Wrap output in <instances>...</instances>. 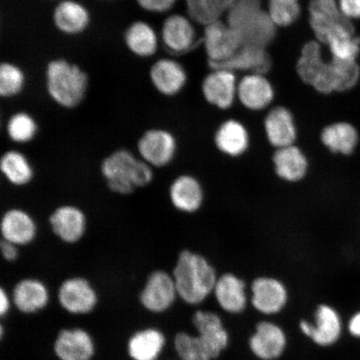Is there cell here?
Returning a JSON list of instances; mask_svg holds the SVG:
<instances>
[{
	"label": "cell",
	"instance_id": "6da1fadb",
	"mask_svg": "<svg viewBox=\"0 0 360 360\" xmlns=\"http://www.w3.org/2000/svg\"><path fill=\"white\" fill-rule=\"evenodd\" d=\"M296 69L303 82L323 94L349 91L360 80L358 61H340L332 58L326 61L321 44L316 39L304 45Z\"/></svg>",
	"mask_w": 360,
	"mask_h": 360
},
{
	"label": "cell",
	"instance_id": "277c9868",
	"mask_svg": "<svg viewBox=\"0 0 360 360\" xmlns=\"http://www.w3.org/2000/svg\"><path fill=\"white\" fill-rule=\"evenodd\" d=\"M89 85L81 68L64 58H55L45 68V86L51 100L65 109H75L83 102Z\"/></svg>",
	"mask_w": 360,
	"mask_h": 360
},
{
	"label": "cell",
	"instance_id": "44dd1931",
	"mask_svg": "<svg viewBox=\"0 0 360 360\" xmlns=\"http://www.w3.org/2000/svg\"><path fill=\"white\" fill-rule=\"evenodd\" d=\"M343 322L339 312L327 304H319L314 312V323L309 339L321 347H330L340 340Z\"/></svg>",
	"mask_w": 360,
	"mask_h": 360
},
{
	"label": "cell",
	"instance_id": "7bdbcfd3",
	"mask_svg": "<svg viewBox=\"0 0 360 360\" xmlns=\"http://www.w3.org/2000/svg\"><path fill=\"white\" fill-rule=\"evenodd\" d=\"M348 330L350 335L360 339V310L349 319Z\"/></svg>",
	"mask_w": 360,
	"mask_h": 360
},
{
	"label": "cell",
	"instance_id": "1f68e13d",
	"mask_svg": "<svg viewBox=\"0 0 360 360\" xmlns=\"http://www.w3.org/2000/svg\"><path fill=\"white\" fill-rule=\"evenodd\" d=\"M214 141L224 155L238 157L249 148L250 136L244 125L237 120H229L219 126Z\"/></svg>",
	"mask_w": 360,
	"mask_h": 360
},
{
	"label": "cell",
	"instance_id": "3957f363",
	"mask_svg": "<svg viewBox=\"0 0 360 360\" xmlns=\"http://www.w3.org/2000/svg\"><path fill=\"white\" fill-rule=\"evenodd\" d=\"M101 173L110 190L124 195L147 186L154 179L151 166L124 148L112 152L103 160Z\"/></svg>",
	"mask_w": 360,
	"mask_h": 360
},
{
	"label": "cell",
	"instance_id": "e575fe53",
	"mask_svg": "<svg viewBox=\"0 0 360 360\" xmlns=\"http://www.w3.org/2000/svg\"><path fill=\"white\" fill-rule=\"evenodd\" d=\"M236 0H186L187 12L191 20L202 25L220 20L228 13Z\"/></svg>",
	"mask_w": 360,
	"mask_h": 360
},
{
	"label": "cell",
	"instance_id": "7c38bea8",
	"mask_svg": "<svg viewBox=\"0 0 360 360\" xmlns=\"http://www.w3.org/2000/svg\"><path fill=\"white\" fill-rule=\"evenodd\" d=\"M250 290L252 306L256 311L268 316L281 313L289 300L285 285L272 277L255 278Z\"/></svg>",
	"mask_w": 360,
	"mask_h": 360
},
{
	"label": "cell",
	"instance_id": "8992f818",
	"mask_svg": "<svg viewBox=\"0 0 360 360\" xmlns=\"http://www.w3.org/2000/svg\"><path fill=\"white\" fill-rule=\"evenodd\" d=\"M205 27L204 44L210 66L229 60L244 44L240 34L227 22L218 20Z\"/></svg>",
	"mask_w": 360,
	"mask_h": 360
},
{
	"label": "cell",
	"instance_id": "ee69618b",
	"mask_svg": "<svg viewBox=\"0 0 360 360\" xmlns=\"http://www.w3.org/2000/svg\"><path fill=\"white\" fill-rule=\"evenodd\" d=\"M12 298L8 296V292L4 290V288L0 290V315L2 317L7 314L11 308Z\"/></svg>",
	"mask_w": 360,
	"mask_h": 360
},
{
	"label": "cell",
	"instance_id": "4fadbf2b",
	"mask_svg": "<svg viewBox=\"0 0 360 360\" xmlns=\"http://www.w3.org/2000/svg\"><path fill=\"white\" fill-rule=\"evenodd\" d=\"M192 323L196 335L208 349L211 356L214 360L218 359L228 348L231 341L222 319L218 314L200 309L193 314Z\"/></svg>",
	"mask_w": 360,
	"mask_h": 360
},
{
	"label": "cell",
	"instance_id": "b9f144b4",
	"mask_svg": "<svg viewBox=\"0 0 360 360\" xmlns=\"http://www.w3.org/2000/svg\"><path fill=\"white\" fill-rule=\"evenodd\" d=\"M0 249H1L3 258L8 262H13L19 257V246L13 245L11 242L2 240Z\"/></svg>",
	"mask_w": 360,
	"mask_h": 360
},
{
	"label": "cell",
	"instance_id": "52a82bcc",
	"mask_svg": "<svg viewBox=\"0 0 360 360\" xmlns=\"http://www.w3.org/2000/svg\"><path fill=\"white\" fill-rule=\"evenodd\" d=\"M178 297L172 274L155 270L148 276L139 294V302L148 312L161 314L172 307Z\"/></svg>",
	"mask_w": 360,
	"mask_h": 360
},
{
	"label": "cell",
	"instance_id": "d6a6232c",
	"mask_svg": "<svg viewBox=\"0 0 360 360\" xmlns=\"http://www.w3.org/2000/svg\"><path fill=\"white\" fill-rule=\"evenodd\" d=\"M0 169L8 181L18 187L25 186L32 181L34 174L30 160L22 153L15 150L4 153Z\"/></svg>",
	"mask_w": 360,
	"mask_h": 360
},
{
	"label": "cell",
	"instance_id": "4316f807",
	"mask_svg": "<svg viewBox=\"0 0 360 360\" xmlns=\"http://www.w3.org/2000/svg\"><path fill=\"white\" fill-rule=\"evenodd\" d=\"M268 141L277 148L294 146L297 129L294 117L285 107L278 106L269 112L264 120Z\"/></svg>",
	"mask_w": 360,
	"mask_h": 360
},
{
	"label": "cell",
	"instance_id": "f1b7e54d",
	"mask_svg": "<svg viewBox=\"0 0 360 360\" xmlns=\"http://www.w3.org/2000/svg\"><path fill=\"white\" fill-rule=\"evenodd\" d=\"M166 343L164 333L155 328L139 330L129 338L127 351L132 360H158Z\"/></svg>",
	"mask_w": 360,
	"mask_h": 360
},
{
	"label": "cell",
	"instance_id": "8fae6325",
	"mask_svg": "<svg viewBox=\"0 0 360 360\" xmlns=\"http://www.w3.org/2000/svg\"><path fill=\"white\" fill-rule=\"evenodd\" d=\"M309 12L315 39L323 44L332 34L353 22L342 15L338 0H311Z\"/></svg>",
	"mask_w": 360,
	"mask_h": 360
},
{
	"label": "cell",
	"instance_id": "ab89813d",
	"mask_svg": "<svg viewBox=\"0 0 360 360\" xmlns=\"http://www.w3.org/2000/svg\"><path fill=\"white\" fill-rule=\"evenodd\" d=\"M177 0H136L142 10L150 13H161L172 10Z\"/></svg>",
	"mask_w": 360,
	"mask_h": 360
},
{
	"label": "cell",
	"instance_id": "9a60e30c",
	"mask_svg": "<svg viewBox=\"0 0 360 360\" xmlns=\"http://www.w3.org/2000/svg\"><path fill=\"white\" fill-rule=\"evenodd\" d=\"M49 224L55 235L66 244L73 245L84 236L87 219L77 206L62 205L49 216Z\"/></svg>",
	"mask_w": 360,
	"mask_h": 360
},
{
	"label": "cell",
	"instance_id": "f6af8a7d",
	"mask_svg": "<svg viewBox=\"0 0 360 360\" xmlns=\"http://www.w3.org/2000/svg\"><path fill=\"white\" fill-rule=\"evenodd\" d=\"M312 328H313V323L309 322L308 321H305V319H303V321H301L300 323V330L302 334L309 338L310 335H311L312 333Z\"/></svg>",
	"mask_w": 360,
	"mask_h": 360
},
{
	"label": "cell",
	"instance_id": "60d3db41",
	"mask_svg": "<svg viewBox=\"0 0 360 360\" xmlns=\"http://www.w3.org/2000/svg\"><path fill=\"white\" fill-rule=\"evenodd\" d=\"M340 10L350 21L360 20V0H338Z\"/></svg>",
	"mask_w": 360,
	"mask_h": 360
},
{
	"label": "cell",
	"instance_id": "e0dca14e",
	"mask_svg": "<svg viewBox=\"0 0 360 360\" xmlns=\"http://www.w3.org/2000/svg\"><path fill=\"white\" fill-rule=\"evenodd\" d=\"M161 39L171 52L184 53L191 51L197 42V32L193 20L179 13L166 18L161 29Z\"/></svg>",
	"mask_w": 360,
	"mask_h": 360
},
{
	"label": "cell",
	"instance_id": "5bb4252c",
	"mask_svg": "<svg viewBox=\"0 0 360 360\" xmlns=\"http://www.w3.org/2000/svg\"><path fill=\"white\" fill-rule=\"evenodd\" d=\"M53 352L60 360H91L96 345L92 336L84 328H64L58 332Z\"/></svg>",
	"mask_w": 360,
	"mask_h": 360
},
{
	"label": "cell",
	"instance_id": "ba28073f",
	"mask_svg": "<svg viewBox=\"0 0 360 360\" xmlns=\"http://www.w3.org/2000/svg\"><path fill=\"white\" fill-rule=\"evenodd\" d=\"M137 150L139 158L152 168L165 167L176 154V139L164 129H148L139 138Z\"/></svg>",
	"mask_w": 360,
	"mask_h": 360
},
{
	"label": "cell",
	"instance_id": "ffe728a7",
	"mask_svg": "<svg viewBox=\"0 0 360 360\" xmlns=\"http://www.w3.org/2000/svg\"><path fill=\"white\" fill-rule=\"evenodd\" d=\"M11 298L20 312L32 314L46 307L49 302V292L41 281L26 278L13 287Z\"/></svg>",
	"mask_w": 360,
	"mask_h": 360
},
{
	"label": "cell",
	"instance_id": "4dcf8cb0",
	"mask_svg": "<svg viewBox=\"0 0 360 360\" xmlns=\"http://www.w3.org/2000/svg\"><path fill=\"white\" fill-rule=\"evenodd\" d=\"M124 41L129 51L139 58L155 56L159 47V38L147 22L137 20L128 26L124 34Z\"/></svg>",
	"mask_w": 360,
	"mask_h": 360
},
{
	"label": "cell",
	"instance_id": "d4e9b609",
	"mask_svg": "<svg viewBox=\"0 0 360 360\" xmlns=\"http://www.w3.org/2000/svg\"><path fill=\"white\" fill-rule=\"evenodd\" d=\"M213 70L222 69L233 72L247 71L250 74L264 75L271 68V58L266 48L243 44L235 56L218 65H210Z\"/></svg>",
	"mask_w": 360,
	"mask_h": 360
},
{
	"label": "cell",
	"instance_id": "7402d4cb",
	"mask_svg": "<svg viewBox=\"0 0 360 360\" xmlns=\"http://www.w3.org/2000/svg\"><path fill=\"white\" fill-rule=\"evenodd\" d=\"M213 294L224 312L238 314L244 312L248 304L246 285L233 274H224L218 278Z\"/></svg>",
	"mask_w": 360,
	"mask_h": 360
},
{
	"label": "cell",
	"instance_id": "cb8c5ba5",
	"mask_svg": "<svg viewBox=\"0 0 360 360\" xmlns=\"http://www.w3.org/2000/svg\"><path fill=\"white\" fill-rule=\"evenodd\" d=\"M53 22L62 34L77 35L84 32L91 21L90 13L84 4L75 0H62L53 11Z\"/></svg>",
	"mask_w": 360,
	"mask_h": 360
},
{
	"label": "cell",
	"instance_id": "836d02e7",
	"mask_svg": "<svg viewBox=\"0 0 360 360\" xmlns=\"http://www.w3.org/2000/svg\"><path fill=\"white\" fill-rule=\"evenodd\" d=\"M331 58L340 61H358L360 37L355 34L354 26L342 29L330 36L325 43Z\"/></svg>",
	"mask_w": 360,
	"mask_h": 360
},
{
	"label": "cell",
	"instance_id": "8d00e7d4",
	"mask_svg": "<svg viewBox=\"0 0 360 360\" xmlns=\"http://www.w3.org/2000/svg\"><path fill=\"white\" fill-rule=\"evenodd\" d=\"M38 131V124L28 112H17L11 116L6 125L8 138L17 143L33 141Z\"/></svg>",
	"mask_w": 360,
	"mask_h": 360
},
{
	"label": "cell",
	"instance_id": "83f0119b",
	"mask_svg": "<svg viewBox=\"0 0 360 360\" xmlns=\"http://www.w3.org/2000/svg\"><path fill=\"white\" fill-rule=\"evenodd\" d=\"M169 199L175 209L184 213H195L204 201L201 184L191 175H180L169 187Z\"/></svg>",
	"mask_w": 360,
	"mask_h": 360
},
{
	"label": "cell",
	"instance_id": "603a6c76",
	"mask_svg": "<svg viewBox=\"0 0 360 360\" xmlns=\"http://www.w3.org/2000/svg\"><path fill=\"white\" fill-rule=\"evenodd\" d=\"M237 97L247 109L259 111L272 103L274 92L272 84L264 75L250 74L238 83Z\"/></svg>",
	"mask_w": 360,
	"mask_h": 360
},
{
	"label": "cell",
	"instance_id": "9c48e42d",
	"mask_svg": "<svg viewBox=\"0 0 360 360\" xmlns=\"http://www.w3.org/2000/svg\"><path fill=\"white\" fill-rule=\"evenodd\" d=\"M57 296L61 307L72 314L91 313L98 301L97 291L83 277L67 278L58 288Z\"/></svg>",
	"mask_w": 360,
	"mask_h": 360
},
{
	"label": "cell",
	"instance_id": "f35d334b",
	"mask_svg": "<svg viewBox=\"0 0 360 360\" xmlns=\"http://www.w3.org/2000/svg\"><path fill=\"white\" fill-rule=\"evenodd\" d=\"M267 12L276 27L290 26L300 15V0H268Z\"/></svg>",
	"mask_w": 360,
	"mask_h": 360
},
{
	"label": "cell",
	"instance_id": "2e32d148",
	"mask_svg": "<svg viewBox=\"0 0 360 360\" xmlns=\"http://www.w3.org/2000/svg\"><path fill=\"white\" fill-rule=\"evenodd\" d=\"M237 91L238 83L232 71L215 69L202 81V92L205 100L220 110H227L233 105Z\"/></svg>",
	"mask_w": 360,
	"mask_h": 360
},
{
	"label": "cell",
	"instance_id": "484cf974",
	"mask_svg": "<svg viewBox=\"0 0 360 360\" xmlns=\"http://www.w3.org/2000/svg\"><path fill=\"white\" fill-rule=\"evenodd\" d=\"M321 142L333 154L351 156L356 152L360 134L353 124L347 121L328 124L322 130Z\"/></svg>",
	"mask_w": 360,
	"mask_h": 360
},
{
	"label": "cell",
	"instance_id": "7a4b0ae2",
	"mask_svg": "<svg viewBox=\"0 0 360 360\" xmlns=\"http://www.w3.org/2000/svg\"><path fill=\"white\" fill-rule=\"evenodd\" d=\"M178 295L184 303L198 305L213 294L218 277L204 256L184 250L179 255L172 274Z\"/></svg>",
	"mask_w": 360,
	"mask_h": 360
},
{
	"label": "cell",
	"instance_id": "74e56055",
	"mask_svg": "<svg viewBox=\"0 0 360 360\" xmlns=\"http://www.w3.org/2000/svg\"><path fill=\"white\" fill-rule=\"evenodd\" d=\"M25 76L21 68L11 62L0 65V96L12 98L24 89Z\"/></svg>",
	"mask_w": 360,
	"mask_h": 360
},
{
	"label": "cell",
	"instance_id": "d590c367",
	"mask_svg": "<svg viewBox=\"0 0 360 360\" xmlns=\"http://www.w3.org/2000/svg\"><path fill=\"white\" fill-rule=\"evenodd\" d=\"M174 346L180 360H214L197 335L179 332L174 337Z\"/></svg>",
	"mask_w": 360,
	"mask_h": 360
},
{
	"label": "cell",
	"instance_id": "f546056e",
	"mask_svg": "<svg viewBox=\"0 0 360 360\" xmlns=\"http://www.w3.org/2000/svg\"><path fill=\"white\" fill-rule=\"evenodd\" d=\"M274 169L285 181L298 182L307 174V158L300 148L294 146L277 148L273 157Z\"/></svg>",
	"mask_w": 360,
	"mask_h": 360
},
{
	"label": "cell",
	"instance_id": "5b68a950",
	"mask_svg": "<svg viewBox=\"0 0 360 360\" xmlns=\"http://www.w3.org/2000/svg\"><path fill=\"white\" fill-rule=\"evenodd\" d=\"M227 24L240 34L244 44L266 48L276 34L267 11L262 8V0H236L227 13Z\"/></svg>",
	"mask_w": 360,
	"mask_h": 360
},
{
	"label": "cell",
	"instance_id": "d6986e66",
	"mask_svg": "<svg viewBox=\"0 0 360 360\" xmlns=\"http://www.w3.org/2000/svg\"><path fill=\"white\" fill-rule=\"evenodd\" d=\"M150 79L158 92L165 96H174L186 86L187 74L179 62L162 58L151 65Z\"/></svg>",
	"mask_w": 360,
	"mask_h": 360
},
{
	"label": "cell",
	"instance_id": "ac0fdd59",
	"mask_svg": "<svg viewBox=\"0 0 360 360\" xmlns=\"http://www.w3.org/2000/svg\"><path fill=\"white\" fill-rule=\"evenodd\" d=\"M2 240L17 246L31 244L37 236V224L27 211L13 208L2 216L0 224Z\"/></svg>",
	"mask_w": 360,
	"mask_h": 360
},
{
	"label": "cell",
	"instance_id": "30bf717a",
	"mask_svg": "<svg viewBox=\"0 0 360 360\" xmlns=\"http://www.w3.org/2000/svg\"><path fill=\"white\" fill-rule=\"evenodd\" d=\"M288 337L283 328L271 321H260L249 340V348L259 360H276L285 352Z\"/></svg>",
	"mask_w": 360,
	"mask_h": 360
}]
</instances>
